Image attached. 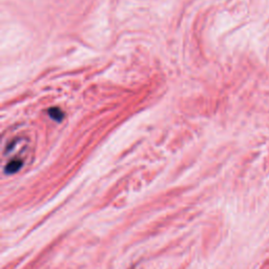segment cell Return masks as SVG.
<instances>
[{"mask_svg":"<svg viewBox=\"0 0 269 269\" xmlns=\"http://www.w3.org/2000/svg\"><path fill=\"white\" fill-rule=\"evenodd\" d=\"M50 115L53 117V118H55V119H57V120H60V118H59V116H60L61 115V112H60V110H58V109H53V110H51L50 111Z\"/></svg>","mask_w":269,"mask_h":269,"instance_id":"obj_1","label":"cell"}]
</instances>
